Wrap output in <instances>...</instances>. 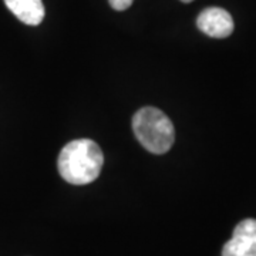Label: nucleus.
I'll use <instances>...</instances> for the list:
<instances>
[{
  "label": "nucleus",
  "mask_w": 256,
  "mask_h": 256,
  "mask_svg": "<svg viewBox=\"0 0 256 256\" xmlns=\"http://www.w3.org/2000/svg\"><path fill=\"white\" fill-rule=\"evenodd\" d=\"M104 165V156L97 142L82 138L66 144L58 154L57 168L60 176L72 185L94 182Z\"/></svg>",
  "instance_id": "1"
},
{
  "label": "nucleus",
  "mask_w": 256,
  "mask_h": 256,
  "mask_svg": "<svg viewBox=\"0 0 256 256\" xmlns=\"http://www.w3.org/2000/svg\"><path fill=\"white\" fill-rule=\"evenodd\" d=\"M132 131L138 142L151 154L161 156L174 146V124L165 112L156 107H144L134 114Z\"/></svg>",
  "instance_id": "2"
},
{
  "label": "nucleus",
  "mask_w": 256,
  "mask_h": 256,
  "mask_svg": "<svg viewBox=\"0 0 256 256\" xmlns=\"http://www.w3.org/2000/svg\"><path fill=\"white\" fill-rule=\"evenodd\" d=\"M222 256H256V220H244L222 248Z\"/></svg>",
  "instance_id": "3"
},
{
  "label": "nucleus",
  "mask_w": 256,
  "mask_h": 256,
  "mask_svg": "<svg viewBox=\"0 0 256 256\" xmlns=\"http://www.w3.org/2000/svg\"><path fill=\"white\" fill-rule=\"evenodd\" d=\"M196 26L206 36L214 38H226L234 32V18L225 9L208 8L202 10L196 18Z\"/></svg>",
  "instance_id": "4"
},
{
  "label": "nucleus",
  "mask_w": 256,
  "mask_h": 256,
  "mask_svg": "<svg viewBox=\"0 0 256 256\" xmlns=\"http://www.w3.org/2000/svg\"><path fill=\"white\" fill-rule=\"evenodd\" d=\"M8 9L28 26H38L44 18V4L42 0H4Z\"/></svg>",
  "instance_id": "5"
},
{
  "label": "nucleus",
  "mask_w": 256,
  "mask_h": 256,
  "mask_svg": "<svg viewBox=\"0 0 256 256\" xmlns=\"http://www.w3.org/2000/svg\"><path fill=\"white\" fill-rule=\"evenodd\" d=\"M110 2V6L114 10H118V12H122V10H127L134 0H108Z\"/></svg>",
  "instance_id": "6"
},
{
  "label": "nucleus",
  "mask_w": 256,
  "mask_h": 256,
  "mask_svg": "<svg viewBox=\"0 0 256 256\" xmlns=\"http://www.w3.org/2000/svg\"><path fill=\"white\" fill-rule=\"evenodd\" d=\"M181 2H184V3H191L194 0H181Z\"/></svg>",
  "instance_id": "7"
}]
</instances>
